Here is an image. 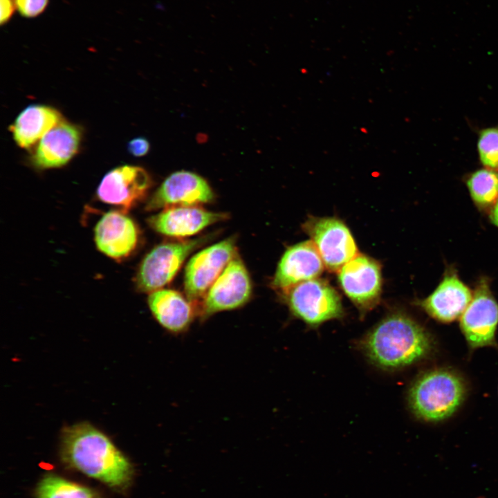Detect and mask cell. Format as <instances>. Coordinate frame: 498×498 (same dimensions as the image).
I'll return each mask as SVG.
<instances>
[{
    "label": "cell",
    "instance_id": "obj_24",
    "mask_svg": "<svg viewBox=\"0 0 498 498\" xmlns=\"http://www.w3.org/2000/svg\"><path fill=\"white\" fill-rule=\"evenodd\" d=\"M128 150L134 156L140 157L147 154L149 150V142L144 138L132 139L128 143Z\"/></svg>",
    "mask_w": 498,
    "mask_h": 498
},
{
    "label": "cell",
    "instance_id": "obj_15",
    "mask_svg": "<svg viewBox=\"0 0 498 498\" xmlns=\"http://www.w3.org/2000/svg\"><path fill=\"white\" fill-rule=\"evenodd\" d=\"M226 218V214L208 211L199 206H176L164 209L150 217L148 222L159 233L184 237Z\"/></svg>",
    "mask_w": 498,
    "mask_h": 498
},
{
    "label": "cell",
    "instance_id": "obj_19",
    "mask_svg": "<svg viewBox=\"0 0 498 498\" xmlns=\"http://www.w3.org/2000/svg\"><path fill=\"white\" fill-rule=\"evenodd\" d=\"M60 121V113L55 109L45 105H30L19 113L10 130L16 143L22 148H28L41 140Z\"/></svg>",
    "mask_w": 498,
    "mask_h": 498
},
{
    "label": "cell",
    "instance_id": "obj_1",
    "mask_svg": "<svg viewBox=\"0 0 498 498\" xmlns=\"http://www.w3.org/2000/svg\"><path fill=\"white\" fill-rule=\"evenodd\" d=\"M61 457L70 468L111 488L124 490L132 481L133 470L129 461L108 436L87 423L64 430Z\"/></svg>",
    "mask_w": 498,
    "mask_h": 498
},
{
    "label": "cell",
    "instance_id": "obj_3",
    "mask_svg": "<svg viewBox=\"0 0 498 498\" xmlns=\"http://www.w3.org/2000/svg\"><path fill=\"white\" fill-rule=\"evenodd\" d=\"M465 389L463 378L455 371L444 368L430 369L412 383L408 404L419 419L441 421L457 410L464 400Z\"/></svg>",
    "mask_w": 498,
    "mask_h": 498
},
{
    "label": "cell",
    "instance_id": "obj_7",
    "mask_svg": "<svg viewBox=\"0 0 498 498\" xmlns=\"http://www.w3.org/2000/svg\"><path fill=\"white\" fill-rule=\"evenodd\" d=\"M303 228L331 271H338L358 255L349 229L337 218L310 216Z\"/></svg>",
    "mask_w": 498,
    "mask_h": 498
},
{
    "label": "cell",
    "instance_id": "obj_12",
    "mask_svg": "<svg viewBox=\"0 0 498 498\" xmlns=\"http://www.w3.org/2000/svg\"><path fill=\"white\" fill-rule=\"evenodd\" d=\"M150 185V177L143 168L126 165L105 174L97 189V196L105 203L128 210L144 197Z\"/></svg>",
    "mask_w": 498,
    "mask_h": 498
},
{
    "label": "cell",
    "instance_id": "obj_23",
    "mask_svg": "<svg viewBox=\"0 0 498 498\" xmlns=\"http://www.w3.org/2000/svg\"><path fill=\"white\" fill-rule=\"evenodd\" d=\"M15 2L20 15L30 19L43 13L48 5L49 0H15Z\"/></svg>",
    "mask_w": 498,
    "mask_h": 498
},
{
    "label": "cell",
    "instance_id": "obj_25",
    "mask_svg": "<svg viewBox=\"0 0 498 498\" xmlns=\"http://www.w3.org/2000/svg\"><path fill=\"white\" fill-rule=\"evenodd\" d=\"M0 24L3 26L11 19L17 8L15 0H0Z\"/></svg>",
    "mask_w": 498,
    "mask_h": 498
},
{
    "label": "cell",
    "instance_id": "obj_6",
    "mask_svg": "<svg viewBox=\"0 0 498 498\" xmlns=\"http://www.w3.org/2000/svg\"><path fill=\"white\" fill-rule=\"evenodd\" d=\"M232 238L221 241L195 254L185 268L184 288L187 298L197 309L208 290L236 255Z\"/></svg>",
    "mask_w": 498,
    "mask_h": 498
},
{
    "label": "cell",
    "instance_id": "obj_16",
    "mask_svg": "<svg viewBox=\"0 0 498 498\" xmlns=\"http://www.w3.org/2000/svg\"><path fill=\"white\" fill-rule=\"evenodd\" d=\"M80 139L77 127L60 121L39 140L31 161L39 169L62 167L77 153Z\"/></svg>",
    "mask_w": 498,
    "mask_h": 498
},
{
    "label": "cell",
    "instance_id": "obj_4",
    "mask_svg": "<svg viewBox=\"0 0 498 498\" xmlns=\"http://www.w3.org/2000/svg\"><path fill=\"white\" fill-rule=\"evenodd\" d=\"M284 294L292 314L311 328L344 315L339 294L322 279L315 278L302 282Z\"/></svg>",
    "mask_w": 498,
    "mask_h": 498
},
{
    "label": "cell",
    "instance_id": "obj_11",
    "mask_svg": "<svg viewBox=\"0 0 498 498\" xmlns=\"http://www.w3.org/2000/svg\"><path fill=\"white\" fill-rule=\"evenodd\" d=\"M214 199L208 182L189 171L171 174L157 189L147 203L148 210L176 206H199Z\"/></svg>",
    "mask_w": 498,
    "mask_h": 498
},
{
    "label": "cell",
    "instance_id": "obj_10",
    "mask_svg": "<svg viewBox=\"0 0 498 498\" xmlns=\"http://www.w3.org/2000/svg\"><path fill=\"white\" fill-rule=\"evenodd\" d=\"M497 324L498 303L488 283L481 281L460 317V326L469 347L494 346Z\"/></svg>",
    "mask_w": 498,
    "mask_h": 498
},
{
    "label": "cell",
    "instance_id": "obj_2",
    "mask_svg": "<svg viewBox=\"0 0 498 498\" xmlns=\"http://www.w3.org/2000/svg\"><path fill=\"white\" fill-rule=\"evenodd\" d=\"M370 362L386 371H396L426 358L434 349L431 335L407 315L396 312L376 324L359 341Z\"/></svg>",
    "mask_w": 498,
    "mask_h": 498
},
{
    "label": "cell",
    "instance_id": "obj_26",
    "mask_svg": "<svg viewBox=\"0 0 498 498\" xmlns=\"http://www.w3.org/2000/svg\"><path fill=\"white\" fill-rule=\"evenodd\" d=\"M490 218L492 223L498 227V200L492 210Z\"/></svg>",
    "mask_w": 498,
    "mask_h": 498
},
{
    "label": "cell",
    "instance_id": "obj_22",
    "mask_svg": "<svg viewBox=\"0 0 498 498\" xmlns=\"http://www.w3.org/2000/svg\"><path fill=\"white\" fill-rule=\"evenodd\" d=\"M477 149L481 163L486 168L498 169V128L483 129L479 136Z\"/></svg>",
    "mask_w": 498,
    "mask_h": 498
},
{
    "label": "cell",
    "instance_id": "obj_8",
    "mask_svg": "<svg viewBox=\"0 0 498 498\" xmlns=\"http://www.w3.org/2000/svg\"><path fill=\"white\" fill-rule=\"evenodd\" d=\"M252 286L248 270L236 255L210 286L199 306L203 320L224 311L242 306L250 297Z\"/></svg>",
    "mask_w": 498,
    "mask_h": 498
},
{
    "label": "cell",
    "instance_id": "obj_17",
    "mask_svg": "<svg viewBox=\"0 0 498 498\" xmlns=\"http://www.w3.org/2000/svg\"><path fill=\"white\" fill-rule=\"evenodd\" d=\"M472 298L469 288L454 274H448L421 307L432 317L450 322L461 317Z\"/></svg>",
    "mask_w": 498,
    "mask_h": 498
},
{
    "label": "cell",
    "instance_id": "obj_14",
    "mask_svg": "<svg viewBox=\"0 0 498 498\" xmlns=\"http://www.w3.org/2000/svg\"><path fill=\"white\" fill-rule=\"evenodd\" d=\"M138 232L134 221L124 212L110 211L104 214L94 228L98 249L105 255L121 259L135 249Z\"/></svg>",
    "mask_w": 498,
    "mask_h": 498
},
{
    "label": "cell",
    "instance_id": "obj_20",
    "mask_svg": "<svg viewBox=\"0 0 498 498\" xmlns=\"http://www.w3.org/2000/svg\"><path fill=\"white\" fill-rule=\"evenodd\" d=\"M37 498H103L86 486L61 477L48 474L44 477L36 488Z\"/></svg>",
    "mask_w": 498,
    "mask_h": 498
},
{
    "label": "cell",
    "instance_id": "obj_5",
    "mask_svg": "<svg viewBox=\"0 0 498 498\" xmlns=\"http://www.w3.org/2000/svg\"><path fill=\"white\" fill-rule=\"evenodd\" d=\"M202 243V239H199L156 246L140 264L135 279L138 290L151 293L161 289L174 277L189 255Z\"/></svg>",
    "mask_w": 498,
    "mask_h": 498
},
{
    "label": "cell",
    "instance_id": "obj_9",
    "mask_svg": "<svg viewBox=\"0 0 498 498\" xmlns=\"http://www.w3.org/2000/svg\"><path fill=\"white\" fill-rule=\"evenodd\" d=\"M338 272L342 290L358 309L366 312L376 306L382 290L380 266L376 261L358 254Z\"/></svg>",
    "mask_w": 498,
    "mask_h": 498
},
{
    "label": "cell",
    "instance_id": "obj_21",
    "mask_svg": "<svg viewBox=\"0 0 498 498\" xmlns=\"http://www.w3.org/2000/svg\"><path fill=\"white\" fill-rule=\"evenodd\" d=\"M467 186L478 205H490L498 200V172L495 170L485 168L474 172L468 178Z\"/></svg>",
    "mask_w": 498,
    "mask_h": 498
},
{
    "label": "cell",
    "instance_id": "obj_13",
    "mask_svg": "<svg viewBox=\"0 0 498 498\" xmlns=\"http://www.w3.org/2000/svg\"><path fill=\"white\" fill-rule=\"evenodd\" d=\"M324 262L311 240L291 246L280 259L272 286L284 293L302 282L317 278L324 270Z\"/></svg>",
    "mask_w": 498,
    "mask_h": 498
},
{
    "label": "cell",
    "instance_id": "obj_18",
    "mask_svg": "<svg viewBox=\"0 0 498 498\" xmlns=\"http://www.w3.org/2000/svg\"><path fill=\"white\" fill-rule=\"evenodd\" d=\"M149 308L157 322L167 331L185 332L198 314L196 307L176 290L158 289L148 297Z\"/></svg>",
    "mask_w": 498,
    "mask_h": 498
}]
</instances>
